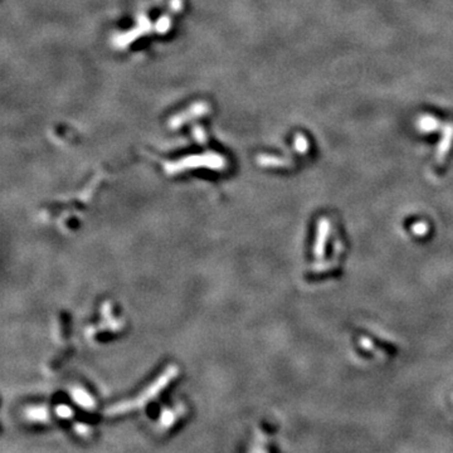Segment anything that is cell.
Wrapping results in <instances>:
<instances>
[{
    "label": "cell",
    "mask_w": 453,
    "mask_h": 453,
    "mask_svg": "<svg viewBox=\"0 0 453 453\" xmlns=\"http://www.w3.org/2000/svg\"><path fill=\"white\" fill-rule=\"evenodd\" d=\"M57 411L58 412H63V413H58L59 416H62V417H67V416H69V413H71V412H69V409L67 408L66 406H62L60 408H58Z\"/></svg>",
    "instance_id": "cell-3"
},
{
    "label": "cell",
    "mask_w": 453,
    "mask_h": 453,
    "mask_svg": "<svg viewBox=\"0 0 453 453\" xmlns=\"http://www.w3.org/2000/svg\"><path fill=\"white\" fill-rule=\"evenodd\" d=\"M73 396H74V399H76L79 404H82L83 407H88L89 408V407L92 406V399L89 398V397L87 396L84 392L77 391V392H74Z\"/></svg>",
    "instance_id": "cell-2"
},
{
    "label": "cell",
    "mask_w": 453,
    "mask_h": 453,
    "mask_svg": "<svg viewBox=\"0 0 453 453\" xmlns=\"http://www.w3.org/2000/svg\"><path fill=\"white\" fill-rule=\"evenodd\" d=\"M174 375H175V369H169L168 372H165V374H164L163 377H160L159 379H157L156 382L151 385V387H149V389H147V391L142 394V397H140V398L135 399V401H132V402L130 401V402H126V403H123V404H118V406L111 408L110 412H113V413H121V412H125V411H128V409L135 408V407H140L141 404H144L142 402H144L145 399L152 398V397H154L155 394L160 391V389H163V388L166 385V383H168L170 379H173Z\"/></svg>",
    "instance_id": "cell-1"
}]
</instances>
